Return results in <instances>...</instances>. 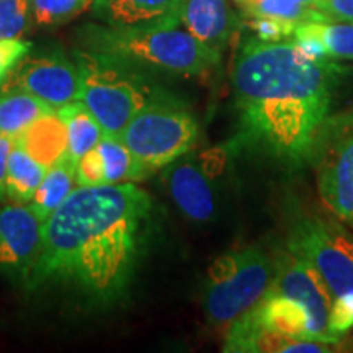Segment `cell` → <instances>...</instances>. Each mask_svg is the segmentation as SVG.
Returning a JSON list of instances; mask_svg holds the SVG:
<instances>
[{"label":"cell","instance_id":"cell-1","mask_svg":"<svg viewBox=\"0 0 353 353\" xmlns=\"http://www.w3.org/2000/svg\"><path fill=\"white\" fill-rule=\"evenodd\" d=\"M152 198L134 182L77 187L43 224V249L25 288L56 290L108 307L130 286L149 236Z\"/></svg>","mask_w":353,"mask_h":353},{"label":"cell","instance_id":"cell-2","mask_svg":"<svg viewBox=\"0 0 353 353\" xmlns=\"http://www.w3.org/2000/svg\"><path fill=\"white\" fill-rule=\"evenodd\" d=\"M343 72L335 61H311L291 39L249 38L234 61L231 83L239 132L236 143L286 169L309 164L322 125L330 117Z\"/></svg>","mask_w":353,"mask_h":353},{"label":"cell","instance_id":"cell-3","mask_svg":"<svg viewBox=\"0 0 353 353\" xmlns=\"http://www.w3.org/2000/svg\"><path fill=\"white\" fill-rule=\"evenodd\" d=\"M82 51L94 52L141 70L179 77H200L219 64L221 54L179 26L113 28L87 25L81 30Z\"/></svg>","mask_w":353,"mask_h":353},{"label":"cell","instance_id":"cell-4","mask_svg":"<svg viewBox=\"0 0 353 353\" xmlns=\"http://www.w3.org/2000/svg\"><path fill=\"white\" fill-rule=\"evenodd\" d=\"M77 64L81 69L79 100L95 114L107 134L120 136L141 108L162 95L141 70L120 61L81 50Z\"/></svg>","mask_w":353,"mask_h":353},{"label":"cell","instance_id":"cell-5","mask_svg":"<svg viewBox=\"0 0 353 353\" xmlns=\"http://www.w3.org/2000/svg\"><path fill=\"white\" fill-rule=\"evenodd\" d=\"M275 276V257L252 245L223 254L208 268L203 311L211 325L228 327L262 301Z\"/></svg>","mask_w":353,"mask_h":353},{"label":"cell","instance_id":"cell-6","mask_svg":"<svg viewBox=\"0 0 353 353\" xmlns=\"http://www.w3.org/2000/svg\"><path fill=\"white\" fill-rule=\"evenodd\" d=\"M120 138L148 179L192 151L198 123L180 101L162 94L132 117Z\"/></svg>","mask_w":353,"mask_h":353},{"label":"cell","instance_id":"cell-7","mask_svg":"<svg viewBox=\"0 0 353 353\" xmlns=\"http://www.w3.org/2000/svg\"><path fill=\"white\" fill-rule=\"evenodd\" d=\"M309 164L322 203L353 228V110L330 113L317 134Z\"/></svg>","mask_w":353,"mask_h":353},{"label":"cell","instance_id":"cell-8","mask_svg":"<svg viewBox=\"0 0 353 353\" xmlns=\"http://www.w3.org/2000/svg\"><path fill=\"white\" fill-rule=\"evenodd\" d=\"M286 249L319 273L332 299L353 294V234L335 219L314 216L299 221Z\"/></svg>","mask_w":353,"mask_h":353},{"label":"cell","instance_id":"cell-9","mask_svg":"<svg viewBox=\"0 0 353 353\" xmlns=\"http://www.w3.org/2000/svg\"><path fill=\"white\" fill-rule=\"evenodd\" d=\"M224 148H213L198 154L190 151L165 167L164 182L172 201L185 218L195 223H210L218 214L216 179L226 167Z\"/></svg>","mask_w":353,"mask_h":353},{"label":"cell","instance_id":"cell-10","mask_svg":"<svg viewBox=\"0 0 353 353\" xmlns=\"http://www.w3.org/2000/svg\"><path fill=\"white\" fill-rule=\"evenodd\" d=\"M270 290L294 299L306 309L311 317L314 341L337 343L329 329L330 309L334 304L332 294L311 265L290 252L288 249L286 252L278 254L275 257V276Z\"/></svg>","mask_w":353,"mask_h":353},{"label":"cell","instance_id":"cell-11","mask_svg":"<svg viewBox=\"0 0 353 353\" xmlns=\"http://www.w3.org/2000/svg\"><path fill=\"white\" fill-rule=\"evenodd\" d=\"M2 88H21L57 110L79 100L81 69L61 52L26 56Z\"/></svg>","mask_w":353,"mask_h":353},{"label":"cell","instance_id":"cell-12","mask_svg":"<svg viewBox=\"0 0 353 353\" xmlns=\"http://www.w3.org/2000/svg\"><path fill=\"white\" fill-rule=\"evenodd\" d=\"M43 224L30 203L0 206V272L25 285L41 254Z\"/></svg>","mask_w":353,"mask_h":353},{"label":"cell","instance_id":"cell-13","mask_svg":"<svg viewBox=\"0 0 353 353\" xmlns=\"http://www.w3.org/2000/svg\"><path fill=\"white\" fill-rule=\"evenodd\" d=\"M335 343L281 335L262 327L252 312L228 325L223 352L226 353H325Z\"/></svg>","mask_w":353,"mask_h":353},{"label":"cell","instance_id":"cell-14","mask_svg":"<svg viewBox=\"0 0 353 353\" xmlns=\"http://www.w3.org/2000/svg\"><path fill=\"white\" fill-rule=\"evenodd\" d=\"M185 0H94L92 12L113 28H154L182 23Z\"/></svg>","mask_w":353,"mask_h":353},{"label":"cell","instance_id":"cell-15","mask_svg":"<svg viewBox=\"0 0 353 353\" xmlns=\"http://www.w3.org/2000/svg\"><path fill=\"white\" fill-rule=\"evenodd\" d=\"M182 23L188 33L221 54L236 30L237 20L228 0H185Z\"/></svg>","mask_w":353,"mask_h":353},{"label":"cell","instance_id":"cell-16","mask_svg":"<svg viewBox=\"0 0 353 353\" xmlns=\"http://www.w3.org/2000/svg\"><path fill=\"white\" fill-rule=\"evenodd\" d=\"M255 321L272 332L296 339H312L311 317L301 304L285 294L268 290L262 301L250 309Z\"/></svg>","mask_w":353,"mask_h":353},{"label":"cell","instance_id":"cell-17","mask_svg":"<svg viewBox=\"0 0 353 353\" xmlns=\"http://www.w3.org/2000/svg\"><path fill=\"white\" fill-rule=\"evenodd\" d=\"M17 143L34 161L50 169L68 152V128L59 113L54 110L32 123L23 134L17 139Z\"/></svg>","mask_w":353,"mask_h":353},{"label":"cell","instance_id":"cell-18","mask_svg":"<svg viewBox=\"0 0 353 353\" xmlns=\"http://www.w3.org/2000/svg\"><path fill=\"white\" fill-rule=\"evenodd\" d=\"M76 188L77 161L65 152L54 165L48 169L33 200L30 201V206L39 219L46 221Z\"/></svg>","mask_w":353,"mask_h":353},{"label":"cell","instance_id":"cell-19","mask_svg":"<svg viewBox=\"0 0 353 353\" xmlns=\"http://www.w3.org/2000/svg\"><path fill=\"white\" fill-rule=\"evenodd\" d=\"M54 112L46 101L21 88H2L0 92V136L17 141L26 128L43 114Z\"/></svg>","mask_w":353,"mask_h":353},{"label":"cell","instance_id":"cell-20","mask_svg":"<svg viewBox=\"0 0 353 353\" xmlns=\"http://www.w3.org/2000/svg\"><path fill=\"white\" fill-rule=\"evenodd\" d=\"M46 172V167L34 161L15 141L7 162L6 192L8 200L13 203L32 201Z\"/></svg>","mask_w":353,"mask_h":353},{"label":"cell","instance_id":"cell-21","mask_svg":"<svg viewBox=\"0 0 353 353\" xmlns=\"http://www.w3.org/2000/svg\"><path fill=\"white\" fill-rule=\"evenodd\" d=\"M56 112L59 113L68 128V154L76 161L99 144L103 136V130L95 114L88 110L83 101L74 100L57 108Z\"/></svg>","mask_w":353,"mask_h":353},{"label":"cell","instance_id":"cell-22","mask_svg":"<svg viewBox=\"0 0 353 353\" xmlns=\"http://www.w3.org/2000/svg\"><path fill=\"white\" fill-rule=\"evenodd\" d=\"M95 148L99 151L101 170H103V185L141 182L145 179L138 161L120 136L103 132Z\"/></svg>","mask_w":353,"mask_h":353},{"label":"cell","instance_id":"cell-23","mask_svg":"<svg viewBox=\"0 0 353 353\" xmlns=\"http://www.w3.org/2000/svg\"><path fill=\"white\" fill-rule=\"evenodd\" d=\"M244 13L247 17H265L293 23H306V21H327L324 13L314 7L304 6L298 0H252L245 6Z\"/></svg>","mask_w":353,"mask_h":353},{"label":"cell","instance_id":"cell-24","mask_svg":"<svg viewBox=\"0 0 353 353\" xmlns=\"http://www.w3.org/2000/svg\"><path fill=\"white\" fill-rule=\"evenodd\" d=\"M322 39L332 61H353V23L343 21H307Z\"/></svg>","mask_w":353,"mask_h":353},{"label":"cell","instance_id":"cell-25","mask_svg":"<svg viewBox=\"0 0 353 353\" xmlns=\"http://www.w3.org/2000/svg\"><path fill=\"white\" fill-rule=\"evenodd\" d=\"M94 0H32L33 20L41 26H54L76 19Z\"/></svg>","mask_w":353,"mask_h":353},{"label":"cell","instance_id":"cell-26","mask_svg":"<svg viewBox=\"0 0 353 353\" xmlns=\"http://www.w3.org/2000/svg\"><path fill=\"white\" fill-rule=\"evenodd\" d=\"M32 17V0H0V38H20Z\"/></svg>","mask_w":353,"mask_h":353},{"label":"cell","instance_id":"cell-27","mask_svg":"<svg viewBox=\"0 0 353 353\" xmlns=\"http://www.w3.org/2000/svg\"><path fill=\"white\" fill-rule=\"evenodd\" d=\"M298 23L276 19H265V17H250L249 28L252 30L255 38L267 43H278L291 39Z\"/></svg>","mask_w":353,"mask_h":353},{"label":"cell","instance_id":"cell-28","mask_svg":"<svg viewBox=\"0 0 353 353\" xmlns=\"http://www.w3.org/2000/svg\"><path fill=\"white\" fill-rule=\"evenodd\" d=\"M32 43L21 38H0V87L7 82L20 61L30 54Z\"/></svg>","mask_w":353,"mask_h":353},{"label":"cell","instance_id":"cell-29","mask_svg":"<svg viewBox=\"0 0 353 353\" xmlns=\"http://www.w3.org/2000/svg\"><path fill=\"white\" fill-rule=\"evenodd\" d=\"M317 10L324 13L327 21L353 23V0H319Z\"/></svg>","mask_w":353,"mask_h":353},{"label":"cell","instance_id":"cell-30","mask_svg":"<svg viewBox=\"0 0 353 353\" xmlns=\"http://www.w3.org/2000/svg\"><path fill=\"white\" fill-rule=\"evenodd\" d=\"M15 141L7 138V136H0V201L7 196L6 192V179H7V162L8 154H10Z\"/></svg>","mask_w":353,"mask_h":353},{"label":"cell","instance_id":"cell-31","mask_svg":"<svg viewBox=\"0 0 353 353\" xmlns=\"http://www.w3.org/2000/svg\"><path fill=\"white\" fill-rule=\"evenodd\" d=\"M298 2L304 3V6L314 7V8H317V6H319V0H298Z\"/></svg>","mask_w":353,"mask_h":353},{"label":"cell","instance_id":"cell-32","mask_svg":"<svg viewBox=\"0 0 353 353\" xmlns=\"http://www.w3.org/2000/svg\"><path fill=\"white\" fill-rule=\"evenodd\" d=\"M234 2H236L241 8H244L245 6H249V3L252 2V0H234Z\"/></svg>","mask_w":353,"mask_h":353}]
</instances>
